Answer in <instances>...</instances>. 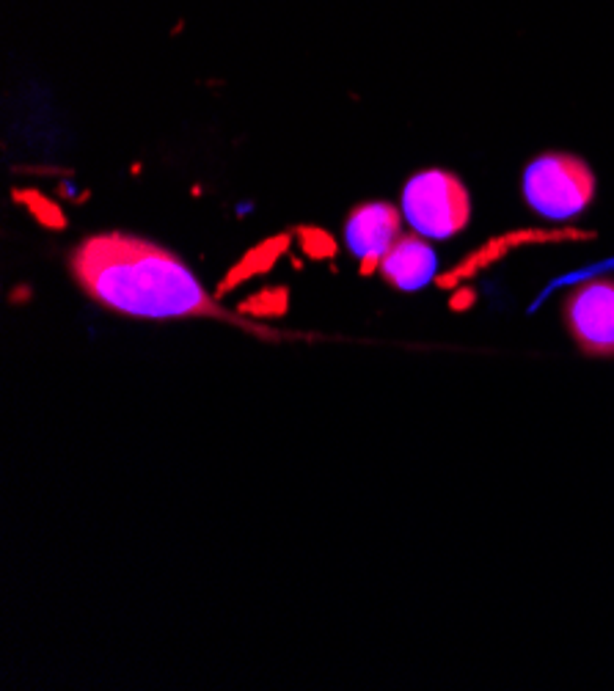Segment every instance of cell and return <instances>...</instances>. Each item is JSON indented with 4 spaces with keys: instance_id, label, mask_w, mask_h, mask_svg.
<instances>
[{
    "instance_id": "7a4b0ae2",
    "label": "cell",
    "mask_w": 614,
    "mask_h": 691,
    "mask_svg": "<svg viewBox=\"0 0 614 691\" xmlns=\"http://www.w3.org/2000/svg\"><path fill=\"white\" fill-rule=\"evenodd\" d=\"M523 196L543 218L567 221L589 207L595 196V174L576 154H540L523 171Z\"/></svg>"
},
{
    "instance_id": "6da1fadb",
    "label": "cell",
    "mask_w": 614,
    "mask_h": 691,
    "mask_svg": "<svg viewBox=\"0 0 614 691\" xmlns=\"http://www.w3.org/2000/svg\"><path fill=\"white\" fill-rule=\"evenodd\" d=\"M69 267L80 289L110 311L144 320L215 317L273 339V331L245 323L243 314H226L180 256L144 237L94 234L72 251Z\"/></svg>"
},
{
    "instance_id": "8992f818",
    "label": "cell",
    "mask_w": 614,
    "mask_h": 691,
    "mask_svg": "<svg viewBox=\"0 0 614 691\" xmlns=\"http://www.w3.org/2000/svg\"><path fill=\"white\" fill-rule=\"evenodd\" d=\"M435 267L438 256L422 234H400L397 243L381 259V276L386 284L402 292H416L427 286L435 279Z\"/></svg>"
},
{
    "instance_id": "52a82bcc",
    "label": "cell",
    "mask_w": 614,
    "mask_h": 691,
    "mask_svg": "<svg viewBox=\"0 0 614 691\" xmlns=\"http://www.w3.org/2000/svg\"><path fill=\"white\" fill-rule=\"evenodd\" d=\"M292 234H295V231H282V234H276V237H267V240L256 243L251 251H245V256L237 259V262L229 267V273L224 276V281L218 284L215 298H224L226 292L237 289L240 284L251 281L254 276L267 273V270L286 254V248H289V243H292Z\"/></svg>"
},
{
    "instance_id": "ba28073f",
    "label": "cell",
    "mask_w": 614,
    "mask_h": 691,
    "mask_svg": "<svg viewBox=\"0 0 614 691\" xmlns=\"http://www.w3.org/2000/svg\"><path fill=\"white\" fill-rule=\"evenodd\" d=\"M11 199L17 202V204H23L45 226V229H64L66 226V215H64V209L55 204V202H50L45 193H39V190H30V187H17V190H11Z\"/></svg>"
},
{
    "instance_id": "9c48e42d",
    "label": "cell",
    "mask_w": 614,
    "mask_h": 691,
    "mask_svg": "<svg viewBox=\"0 0 614 691\" xmlns=\"http://www.w3.org/2000/svg\"><path fill=\"white\" fill-rule=\"evenodd\" d=\"M286 306H289V289L286 286H267L262 292L248 295L237 306V314L265 320V317H282V314H286Z\"/></svg>"
},
{
    "instance_id": "30bf717a",
    "label": "cell",
    "mask_w": 614,
    "mask_h": 691,
    "mask_svg": "<svg viewBox=\"0 0 614 691\" xmlns=\"http://www.w3.org/2000/svg\"><path fill=\"white\" fill-rule=\"evenodd\" d=\"M295 237H298L303 254H306L308 259H317V262H320V259H333L336 251H339L336 240H333L325 229H320V226H298V229H295Z\"/></svg>"
},
{
    "instance_id": "8fae6325",
    "label": "cell",
    "mask_w": 614,
    "mask_h": 691,
    "mask_svg": "<svg viewBox=\"0 0 614 691\" xmlns=\"http://www.w3.org/2000/svg\"><path fill=\"white\" fill-rule=\"evenodd\" d=\"M477 303V292L471 289V286H460V289H455L452 292V298H449V306L455 308V311H465V308H471Z\"/></svg>"
},
{
    "instance_id": "3957f363",
    "label": "cell",
    "mask_w": 614,
    "mask_h": 691,
    "mask_svg": "<svg viewBox=\"0 0 614 691\" xmlns=\"http://www.w3.org/2000/svg\"><path fill=\"white\" fill-rule=\"evenodd\" d=\"M402 218L422 237L449 240L465 229L471 218L468 190L460 177L449 171H419L402 190Z\"/></svg>"
},
{
    "instance_id": "277c9868",
    "label": "cell",
    "mask_w": 614,
    "mask_h": 691,
    "mask_svg": "<svg viewBox=\"0 0 614 691\" xmlns=\"http://www.w3.org/2000/svg\"><path fill=\"white\" fill-rule=\"evenodd\" d=\"M564 323L587 356H614V281L579 284L564 301Z\"/></svg>"
},
{
    "instance_id": "5b68a950",
    "label": "cell",
    "mask_w": 614,
    "mask_h": 691,
    "mask_svg": "<svg viewBox=\"0 0 614 691\" xmlns=\"http://www.w3.org/2000/svg\"><path fill=\"white\" fill-rule=\"evenodd\" d=\"M402 229V212L386 202H364L347 212L344 240L347 248L361 259V276L381 270L383 254L397 243Z\"/></svg>"
}]
</instances>
